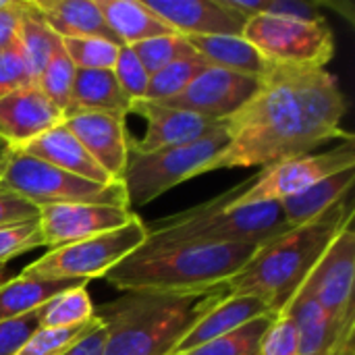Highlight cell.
I'll use <instances>...</instances> for the list:
<instances>
[{
  "instance_id": "cell-1",
  "label": "cell",
  "mask_w": 355,
  "mask_h": 355,
  "mask_svg": "<svg viewBox=\"0 0 355 355\" xmlns=\"http://www.w3.org/2000/svg\"><path fill=\"white\" fill-rule=\"evenodd\" d=\"M345 110L339 81L327 69L270 64L252 100L225 121L229 144L204 173L270 166L331 139H354L343 129Z\"/></svg>"
},
{
  "instance_id": "cell-2",
  "label": "cell",
  "mask_w": 355,
  "mask_h": 355,
  "mask_svg": "<svg viewBox=\"0 0 355 355\" xmlns=\"http://www.w3.org/2000/svg\"><path fill=\"white\" fill-rule=\"evenodd\" d=\"M231 295L229 285L123 291L94 310L106 329L104 355H171L191 327Z\"/></svg>"
},
{
  "instance_id": "cell-3",
  "label": "cell",
  "mask_w": 355,
  "mask_h": 355,
  "mask_svg": "<svg viewBox=\"0 0 355 355\" xmlns=\"http://www.w3.org/2000/svg\"><path fill=\"white\" fill-rule=\"evenodd\" d=\"M349 223H354L352 193L318 218L262 243L250 262L227 283L231 295L258 297L264 302L270 316H281L329 243Z\"/></svg>"
},
{
  "instance_id": "cell-4",
  "label": "cell",
  "mask_w": 355,
  "mask_h": 355,
  "mask_svg": "<svg viewBox=\"0 0 355 355\" xmlns=\"http://www.w3.org/2000/svg\"><path fill=\"white\" fill-rule=\"evenodd\" d=\"M254 243H144L102 279L121 291H181L229 283L256 254Z\"/></svg>"
},
{
  "instance_id": "cell-5",
  "label": "cell",
  "mask_w": 355,
  "mask_h": 355,
  "mask_svg": "<svg viewBox=\"0 0 355 355\" xmlns=\"http://www.w3.org/2000/svg\"><path fill=\"white\" fill-rule=\"evenodd\" d=\"M252 181V179H250ZM239 183L223 196L168 216L148 227V245L171 243H254L262 245L291 227L285 220L283 208L277 202L266 204H231L248 185Z\"/></svg>"
},
{
  "instance_id": "cell-6",
  "label": "cell",
  "mask_w": 355,
  "mask_h": 355,
  "mask_svg": "<svg viewBox=\"0 0 355 355\" xmlns=\"http://www.w3.org/2000/svg\"><path fill=\"white\" fill-rule=\"evenodd\" d=\"M227 144L229 131L223 121L212 133L187 146L146 154L129 150V158L121 177L127 206H148L179 183L204 175L208 162L218 156Z\"/></svg>"
},
{
  "instance_id": "cell-7",
  "label": "cell",
  "mask_w": 355,
  "mask_h": 355,
  "mask_svg": "<svg viewBox=\"0 0 355 355\" xmlns=\"http://www.w3.org/2000/svg\"><path fill=\"white\" fill-rule=\"evenodd\" d=\"M148 239V225L135 216L129 225L81 239L69 245L48 250L40 260L21 270L23 279L44 281H83L102 279L121 260L139 250Z\"/></svg>"
},
{
  "instance_id": "cell-8",
  "label": "cell",
  "mask_w": 355,
  "mask_h": 355,
  "mask_svg": "<svg viewBox=\"0 0 355 355\" xmlns=\"http://www.w3.org/2000/svg\"><path fill=\"white\" fill-rule=\"evenodd\" d=\"M0 185L12 189L37 208L52 204L127 206L125 189L121 183L100 185L27 156L21 150H10Z\"/></svg>"
},
{
  "instance_id": "cell-9",
  "label": "cell",
  "mask_w": 355,
  "mask_h": 355,
  "mask_svg": "<svg viewBox=\"0 0 355 355\" xmlns=\"http://www.w3.org/2000/svg\"><path fill=\"white\" fill-rule=\"evenodd\" d=\"M243 37L275 67L324 69L335 56V35L327 21L308 23L279 17H250Z\"/></svg>"
},
{
  "instance_id": "cell-10",
  "label": "cell",
  "mask_w": 355,
  "mask_h": 355,
  "mask_svg": "<svg viewBox=\"0 0 355 355\" xmlns=\"http://www.w3.org/2000/svg\"><path fill=\"white\" fill-rule=\"evenodd\" d=\"M355 166V141L345 139L333 150L320 154H304L295 158H287L264 166L258 177L250 181V185L231 202L235 206L248 204H266V202H285L314 183Z\"/></svg>"
},
{
  "instance_id": "cell-11",
  "label": "cell",
  "mask_w": 355,
  "mask_h": 355,
  "mask_svg": "<svg viewBox=\"0 0 355 355\" xmlns=\"http://www.w3.org/2000/svg\"><path fill=\"white\" fill-rule=\"evenodd\" d=\"M355 231L349 223L324 250L297 293L314 300L333 320L355 318Z\"/></svg>"
},
{
  "instance_id": "cell-12",
  "label": "cell",
  "mask_w": 355,
  "mask_h": 355,
  "mask_svg": "<svg viewBox=\"0 0 355 355\" xmlns=\"http://www.w3.org/2000/svg\"><path fill=\"white\" fill-rule=\"evenodd\" d=\"M260 79L231 73L218 67L204 69L179 96L158 102L171 108L189 110L204 119L223 123L239 112L258 92Z\"/></svg>"
},
{
  "instance_id": "cell-13",
  "label": "cell",
  "mask_w": 355,
  "mask_h": 355,
  "mask_svg": "<svg viewBox=\"0 0 355 355\" xmlns=\"http://www.w3.org/2000/svg\"><path fill=\"white\" fill-rule=\"evenodd\" d=\"M44 248H60L129 225L135 212L127 206L106 204H52L37 208Z\"/></svg>"
},
{
  "instance_id": "cell-14",
  "label": "cell",
  "mask_w": 355,
  "mask_h": 355,
  "mask_svg": "<svg viewBox=\"0 0 355 355\" xmlns=\"http://www.w3.org/2000/svg\"><path fill=\"white\" fill-rule=\"evenodd\" d=\"M175 33L185 37L243 35L248 19L227 0H144Z\"/></svg>"
},
{
  "instance_id": "cell-15",
  "label": "cell",
  "mask_w": 355,
  "mask_h": 355,
  "mask_svg": "<svg viewBox=\"0 0 355 355\" xmlns=\"http://www.w3.org/2000/svg\"><path fill=\"white\" fill-rule=\"evenodd\" d=\"M131 112L146 119V135L141 139H131L129 150L133 152H156L166 148H179L193 144L208 133H212L220 123L193 114L189 110L171 108L158 102L137 100L131 104Z\"/></svg>"
},
{
  "instance_id": "cell-16",
  "label": "cell",
  "mask_w": 355,
  "mask_h": 355,
  "mask_svg": "<svg viewBox=\"0 0 355 355\" xmlns=\"http://www.w3.org/2000/svg\"><path fill=\"white\" fill-rule=\"evenodd\" d=\"M62 125L79 139L87 154L121 183L131 146L125 116L108 112H75L64 116Z\"/></svg>"
},
{
  "instance_id": "cell-17",
  "label": "cell",
  "mask_w": 355,
  "mask_h": 355,
  "mask_svg": "<svg viewBox=\"0 0 355 355\" xmlns=\"http://www.w3.org/2000/svg\"><path fill=\"white\" fill-rule=\"evenodd\" d=\"M62 112L40 92L29 85L0 98V139L12 150H21L48 129L62 123Z\"/></svg>"
},
{
  "instance_id": "cell-18",
  "label": "cell",
  "mask_w": 355,
  "mask_h": 355,
  "mask_svg": "<svg viewBox=\"0 0 355 355\" xmlns=\"http://www.w3.org/2000/svg\"><path fill=\"white\" fill-rule=\"evenodd\" d=\"M297 331V355H337L354 341L355 318L347 322L333 320L314 300L297 293L287 310Z\"/></svg>"
},
{
  "instance_id": "cell-19",
  "label": "cell",
  "mask_w": 355,
  "mask_h": 355,
  "mask_svg": "<svg viewBox=\"0 0 355 355\" xmlns=\"http://www.w3.org/2000/svg\"><path fill=\"white\" fill-rule=\"evenodd\" d=\"M21 152L27 156H33L37 160H44L52 166H58L71 175L100 183V185L119 183L87 154V150L79 144V139L62 123H58L56 127L48 129L40 137H35L33 141L23 146Z\"/></svg>"
},
{
  "instance_id": "cell-20",
  "label": "cell",
  "mask_w": 355,
  "mask_h": 355,
  "mask_svg": "<svg viewBox=\"0 0 355 355\" xmlns=\"http://www.w3.org/2000/svg\"><path fill=\"white\" fill-rule=\"evenodd\" d=\"M270 314L264 302L252 295H229L223 304H218L214 310H210L202 320H198L191 331L181 339V343L175 347L171 355H183L196 347H202L218 337H225L233 333L235 329Z\"/></svg>"
},
{
  "instance_id": "cell-21",
  "label": "cell",
  "mask_w": 355,
  "mask_h": 355,
  "mask_svg": "<svg viewBox=\"0 0 355 355\" xmlns=\"http://www.w3.org/2000/svg\"><path fill=\"white\" fill-rule=\"evenodd\" d=\"M48 27L60 37H102L123 46L106 25L98 0H31Z\"/></svg>"
},
{
  "instance_id": "cell-22",
  "label": "cell",
  "mask_w": 355,
  "mask_h": 355,
  "mask_svg": "<svg viewBox=\"0 0 355 355\" xmlns=\"http://www.w3.org/2000/svg\"><path fill=\"white\" fill-rule=\"evenodd\" d=\"M131 98L121 89L112 69H77L73 83L71 112H108L127 116ZM67 114V116H69Z\"/></svg>"
},
{
  "instance_id": "cell-23",
  "label": "cell",
  "mask_w": 355,
  "mask_h": 355,
  "mask_svg": "<svg viewBox=\"0 0 355 355\" xmlns=\"http://www.w3.org/2000/svg\"><path fill=\"white\" fill-rule=\"evenodd\" d=\"M187 42L210 67L258 79L264 77L270 69V64L243 35H204L187 37Z\"/></svg>"
},
{
  "instance_id": "cell-24",
  "label": "cell",
  "mask_w": 355,
  "mask_h": 355,
  "mask_svg": "<svg viewBox=\"0 0 355 355\" xmlns=\"http://www.w3.org/2000/svg\"><path fill=\"white\" fill-rule=\"evenodd\" d=\"M354 181L355 166H352V168L339 171V173L314 183L312 187L304 189L302 193L281 202L287 225L293 229V227H300V225H306V223L318 218L331 206H335L339 200H343L345 196L352 193Z\"/></svg>"
},
{
  "instance_id": "cell-25",
  "label": "cell",
  "mask_w": 355,
  "mask_h": 355,
  "mask_svg": "<svg viewBox=\"0 0 355 355\" xmlns=\"http://www.w3.org/2000/svg\"><path fill=\"white\" fill-rule=\"evenodd\" d=\"M98 4L106 25L125 46L175 33L146 6L144 0H98Z\"/></svg>"
},
{
  "instance_id": "cell-26",
  "label": "cell",
  "mask_w": 355,
  "mask_h": 355,
  "mask_svg": "<svg viewBox=\"0 0 355 355\" xmlns=\"http://www.w3.org/2000/svg\"><path fill=\"white\" fill-rule=\"evenodd\" d=\"M85 285L83 281H44L15 277L0 287V322H8L40 310L60 291Z\"/></svg>"
},
{
  "instance_id": "cell-27",
  "label": "cell",
  "mask_w": 355,
  "mask_h": 355,
  "mask_svg": "<svg viewBox=\"0 0 355 355\" xmlns=\"http://www.w3.org/2000/svg\"><path fill=\"white\" fill-rule=\"evenodd\" d=\"M19 46L25 54L33 81L40 77L42 69L50 60V56L62 46L60 37L48 27L42 15L35 10L31 0H23L21 8V27H19Z\"/></svg>"
},
{
  "instance_id": "cell-28",
  "label": "cell",
  "mask_w": 355,
  "mask_h": 355,
  "mask_svg": "<svg viewBox=\"0 0 355 355\" xmlns=\"http://www.w3.org/2000/svg\"><path fill=\"white\" fill-rule=\"evenodd\" d=\"M94 310L96 308L85 285H77L54 295L35 310V314L40 329H69L89 322L94 318Z\"/></svg>"
},
{
  "instance_id": "cell-29",
  "label": "cell",
  "mask_w": 355,
  "mask_h": 355,
  "mask_svg": "<svg viewBox=\"0 0 355 355\" xmlns=\"http://www.w3.org/2000/svg\"><path fill=\"white\" fill-rule=\"evenodd\" d=\"M208 67L210 64L198 52H191V54H187L183 58H177L175 62H171L164 69L156 71L154 75H150L144 100H148V102H166V100L179 96Z\"/></svg>"
},
{
  "instance_id": "cell-30",
  "label": "cell",
  "mask_w": 355,
  "mask_h": 355,
  "mask_svg": "<svg viewBox=\"0 0 355 355\" xmlns=\"http://www.w3.org/2000/svg\"><path fill=\"white\" fill-rule=\"evenodd\" d=\"M275 316L266 314L260 316L239 329H235L233 333L218 337L202 347H196L191 352L183 355H260L262 349V339L266 335V331L270 329Z\"/></svg>"
},
{
  "instance_id": "cell-31",
  "label": "cell",
  "mask_w": 355,
  "mask_h": 355,
  "mask_svg": "<svg viewBox=\"0 0 355 355\" xmlns=\"http://www.w3.org/2000/svg\"><path fill=\"white\" fill-rule=\"evenodd\" d=\"M75 67L64 54L62 46L50 56L46 67L42 69L40 77L35 79V85L40 92L67 116L71 112L73 104V83H75ZM64 121V119H62Z\"/></svg>"
},
{
  "instance_id": "cell-32",
  "label": "cell",
  "mask_w": 355,
  "mask_h": 355,
  "mask_svg": "<svg viewBox=\"0 0 355 355\" xmlns=\"http://www.w3.org/2000/svg\"><path fill=\"white\" fill-rule=\"evenodd\" d=\"M227 4L237 12H241L245 19L262 15V17L295 19L308 23L327 21L314 2H304V0H227Z\"/></svg>"
},
{
  "instance_id": "cell-33",
  "label": "cell",
  "mask_w": 355,
  "mask_h": 355,
  "mask_svg": "<svg viewBox=\"0 0 355 355\" xmlns=\"http://www.w3.org/2000/svg\"><path fill=\"white\" fill-rule=\"evenodd\" d=\"M131 50L135 52V56L139 58V62L144 64L148 75H154L156 71L164 69L166 64L175 62L177 58H183V56L196 52L189 46L187 37H183L179 33L158 35V37L137 42V44L131 46Z\"/></svg>"
},
{
  "instance_id": "cell-34",
  "label": "cell",
  "mask_w": 355,
  "mask_h": 355,
  "mask_svg": "<svg viewBox=\"0 0 355 355\" xmlns=\"http://www.w3.org/2000/svg\"><path fill=\"white\" fill-rule=\"evenodd\" d=\"M98 318L69 329H37L17 352V355H62L67 354L79 339L94 331Z\"/></svg>"
},
{
  "instance_id": "cell-35",
  "label": "cell",
  "mask_w": 355,
  "mask_h": 355,
  "mask_svg": "<svg viewBox=\"0 0 355 355\" xmlns=\"http://www.w3.org/2000/svg\"><path fill=\"white\" fill-rule=\"evenodd\" d=\"M62 50L75 69H112L119 46L102 37H64Z\"/></svg>"
},
{
  "instance_id": "cell-36",
  "label": "cell",
  "mask_w": 355,
  "mask_h": 355,
  "mask_svg": "<svg viewBox=\"0 0 355 355\" xmlns=\"http://www.w3.org/2000/svg\"><path fill=\"white\" fill-rule=\"evenodd\" d=\"M37 248H44L37 218L0 227V266H6V262H10L12 258Z\"/></svg>"
},
{
  "instance_id": "cell-37",
  "label": "cell",
  "mask_w": 355,
  "mask_h": 355,
  "mask_svg": "<svg viewBox=\"0 0 355 355\" xmlns=\"http://www.w3.org/2000/svg\"><path fill=\"white\" fill-rule=\"evenodd\" d=\"M112 73H114L121 89L131 98V102L146 98L150 75L144 69V64L139 62V58L135 56V52L131 50V46H125V44L119 46V54H116Z\"/></svg>"
},
{
  "instance_id": "cell-38",
  "label": "cell",
  "mask_w": 355,
  "mask_h": 355,
  "mask_svg": "<svg viewBox=\"0 0 355 355\" xmlns=\"http://www.w3.org/2000/svg\"><path fill=\"white\" fill-rule=\"evenodd\" d=\"M29 85H35V81L17 37L15 44L0 50V98Z\"/></svg>"
},
{
  "instance_id": "cell-39",
  "label": "cell",
  "mask_w": 355,
  "mask_h": 355,
  "mask_svg": "<svg viewBox=\"0 0 355 355\" xmlns=\"http://www.w3.org/2000/svg\"><path fill=\"white\" fill-rule=\"evenodd\" d=\"M260 355H297V331L287 314L272 320L262 339Z\"/></svg>"
},
{
  "instance_id": "cell-40",
  "label": "cell",
  "mask_w": 355,
  "mask_h": 355,
  "mask_svg": "<svg viewBox=\"0 0 355 355\" xmlns=\"http://www.w3.org/2000/svg\"><path fill=\"white\" fill-rule=\"evenodd\" d=\"M40 329L37 314H27L8 322H0V355H17L23 343Z\"/></svg>"
},
{
  "instance_id": "cell-41",
  "label": "cell",
  "mask_w": 355,
  "mask_h": 355,
  "mask_svg": "<svg viewBox=\"0 0 355 355\" xmlns=\"http://www.w3.org/2000/svg\"><path fill=\"white\" fill-rule=\"evenodd\" d=\"M37 214H40L37 206H33L12 189L0 185V227L35 220Z\"/></svg>"
},
{
  "instance_id": "cell-42",
  "label": "cell",
  "mask_w": 355,
  "mask_h": 355,
  "mask_svg": "<svg viewBox=\"0 0 355 355\" xmlns=\"http://www.w3.org/2000/svg\"><path fill=\"white\" fill-rule=\"evenodd\" d=\"M21 8L23 0H10L4 8H0V50L17 42L21 27Z\"/></svg>"
},
{
  "instance_id": "cell-43",
  "label": "cell",
  "mask_w": 355,
  "mask_h": 355,
  "mask_svg": "<svg viewBox=\"0 0 355 355\" xmlns=\"http://www.w3.org/2000/svg\"><path fill=\"white\" fill-rule=\"evenodd\" d=\"M104 343H106V329L98 320L92 333H87L83 339H79L67 354L62 355H104Z\"/></svg>"
},
{
  "instance_id": "cell-44",
  "label": "cell",
  "mask_w": 355,
  "mask_h": 355,
  "mask_svg": "<svg viewBox=\"0 0 355 355\" xmlns=\"http://www.w3.org/2000/svg\"><path fill=\"white\" fill-rule=\"evenodd\" d=\"M10 150H12V148L0 139V179H2V173H4V166H6V160H8V154H10Z\"/></svg>"
},
{
  "instance_id": "cell-45",
  "label": "cell",
  "mask_w": 355,
  "mask_h": 355,
  "mask_svg": "<svg viewBox=\"0 0 355 355\" xmlns=\"http://www.w3.org/2000/svg\"><path fill=\"white\" fill-rule=\"evenodd\" d=\"M10 279H15V275H12L6 266H0V287H2L4 283H8Z\"/></svg>"
},
{
  "instance_id": "cell-46",
  "label": "cell",
  "mask_w": 355,
  "mask_h": 355,
  "mask_svg": "<svg viewBox=\"0 0 355 355\" xmlns=\"http://www.w3.org/2000/svg\"><path fill=\"white\" fill-rule=\"evenodd\" d=\"M354 349H355V345H354V341H352L349 345H345V347H343V349H341L337 355H347V354H352Z\"/></svg>"
},
{
  "instance_id": "cell-47",
  "label": "cell",
  "mask_w": 355,
  "mask_h": 355,
  "mask_svg": "<svg viewBox=\"0 0 355 355\" xmlns=\"http://www.w3.org/2000/svg\"><path fill=\"white\" fill-rule=\"evenodd\" d=\"M8 2H10V0H0V8H4V6H6Z\"/></svg>"
},
{
  "instance_id": "cell-48",
  "label": "cell",
  "mask_w": 355,
  "mask_h": 355,
  "mask_svg": "<svg viewBox=\"0 0 355 355\" xmlns=\"http://www.w3.org/2000/svg\"><path fill=\"white\" fill-rule=\"evenodd\" d=\"M347 355H355V349H354V352H352V354H347Z\"/></svg>"
}]
</instances>
